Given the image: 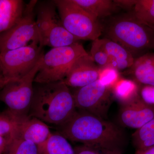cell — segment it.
Wrapping results in <instances>:
<instances>
[{
  "instance_id": "obj_7",
  "label": "cell",
  "mask_w": 154,
  "mask_h": 154,
  "mask_svg": "<svg viewBox=\"0 0 154 154\" xmlns=\"http://www.w3.org/2000/svg\"><path fill=\"white\" fill-rule=\"evenodd\" d=\"M44 53L36 42L0 53V74L7 83L20 79L31 71Z\"/></svg>"
},
{
  "instance_id": "obj_22",
  "label": "cell",
  "mask_w": 154,
  "mask_h": 154,
  "mask_svg": "<svg viewBox=\"0 0 154 154\" xmlns=\"http://www.w3.org/2000/svg\"><path fill=\"white\" fill-rule=\"evenodd\" d=\"M131 13L139 22L154 28V0H137Z\"/></svg>"
},
{
  "instance_id": "obj_19",
  "label": "cell",
  "mask_w": 154,
  "mask_h": 154,
  "mask_svg": "<svg viewBox=\"0 0 154 154\" xmlns=\"http://www.w3.org/2000/svg\"><path fill=\"white\" fill-rule=\"evenodd\" d=\"M38 154H75L74 148L68 140L57 132L52 133Z\"/></svg>"
},
{
  "instance_id": "obj_4",
  "label": "cell",
  "mask_w": 154,
  "mask_h": 154,
  "mask_svg": "<svg viewBox=\"0 0 154 154\" xmlns=\"http://www.w3.org/2000/svg\"><path fill=\"white\" fill-rule=\"evenodd\" d=\"M35 14L41 47H63L79 42L64 27L54 1H38Z\"/></svg>"
},
{
  "instance_id": "obj_6",
  "label": "cell",
  "mask_w": 154,
  "mask_h": 154,
  "mask_svg": "<svg viewBox=\"0 0 154 154\" xmlns=\"http://www.w3.org/2000/svg\"><path fill=\"white\" fill-rule=\"evenodd\" d=\"M58 13L65 28L79 40L94 41L102 33V26L72 0H54Z\"/></svg>"
},
{
  "instance_id": "obj_13",
  "label": "cell",
  "mask_w": 154,
  "mask_h": 154,
  "mask_svg": "<svg viewBox=\"0 0 154 154\" xmlns=\"http://www.w3.org/2000/svg\"><path fill=\"white\" fill-rule=\"evenodd\" d=\"M52 132L48 124L35 117L28 116L19 123L14 136L35 144L38 151L43 146Z\"/></svg>"
},
{
  "instance_id": "obj_11",
  "label": "cell",
  "mask_w": 154,
  "mask_h": 154,
  "mask_svg": "<svg viewBox=\"0 0 154 154\" xmlns=\"http://www.w3.org/2000/svg\"><path fill=\"white\" fill-rule=\"evenodd\" d=\"M154 118V106L146 104L139 96L121 105L118 114L119 123L124 127L137 129Z\"/></svg>"
},
{
  "instance_id": "obj_26",
  "label": "cell",
  "mask_w": 154,
  "mask_h": 154,
  "mask_svg": "<svg viewBox=\"0 0 154 154\" xmlns=\"http://www.w3.org/2000/svg\"><path fill=\"white\" fill-rule=\"evenodd\" d=\"M74 148L75 154H122V150H113L82 144Z\"/></svg>"
},
{
  "instance_id": "obj_3",
  "label": "cell",
  "mask_w": 154,
  "mask_h": 154,
  "mask_svg": "<svg viewBox=\"0 0 154 154\" xmlns=\"http://www.w3.org/2000/svg\"><path fill=\"white\" fill-rule=\"evenodd\" d=\"M102 26L105 38L120 44L134 57L154 49V30L131 13L111 17Z\"/></svg>"
},
{
  "instance_id": "obj_5",
  "label": "cell",
  "mask_w": 154,
  "mask_h": 154,
  "mask_svg": "<svg viewBox=\"0 0 154 154\" xmlns=\"http://www.w3.org/2000/svg\"><path fill=\"white\" fill-rule=\"evenodd\" d=\"M88 54L79 42L68 46L52 48L42 57L34 83L63 82L76 61Z\"/></svg>"
},
{
  "instance_id": "obj_12",
  "label": "cell",
  "mask_w": 154,
  "mask_h": 154,
  "mask_svg": "<svg viewBox=\"0 0 154 154\" xmlns=\"http://www.w3.org/2000/svg\"><path fill=\"white\" fill-rule=\"evenodd\" d=\"M99 69L88 54L76 61L63 82L69 87L82 88L98 80Z\"/></svg>"
},
{
  "instance_id": "obj_14",
  "label": "cell",
  "mask_w": 154,
  "mask_h": 154,
  "mask_svg": "<svg viewBox=\"0 0 154 154\" xmlns=\"http://www.w3.org/2000/svg\"><path fill=\"white\" fill-rule=\"evenodd\" d=\"M25 6V2L22 0H0V35L19 21Z\"/></svg>"
},
{
  "instance_id": "obj_17",
  "label": "cell",
  "mask_w": 154,
  "mask_h": 154,
  "mask_svg": "<svg viewBox=\"0 0 154 154\" xmlns=\"http://www.w3.org/2000/svg\"><path fill=\"white\" fill-rule=\"evenodd\" d=\"M94 19L99 20L111 16L117 8L111 0H72Z\"/></svg>"
},
{
  "instance_id": "obj_31",
  "label": "cell",
  "mask_w": 154,
  "mask_h": 154,
  "mask_svg": "<svg viewBox=\"0 0 154 154\" xmlns=\"http://www.w3.org/2000/svg\"><path fill=\"white\" fill-rule=\"evenodd\" d=\"M7 83L2 76L0 74V87H3Z\"/></svg>"
},
{
  "instance_id": "obj_32",
  "label": "cell",
  "mask_w": 154,
  "mask_h": 154,
  "mask_svg": "<svg viewBox=\"0 0 154 154\" xmlns=\"http://www.w3.org/2000/svg\"><path fill=\"white\" fill-rule=\"evenodd\" d=\"M3 87H0V90H1V89H2V88Z\"/></svg>"
},
{
  "instance_id": "obj_23",
  "label": "cell",
  "mask_w": 154,
  "mask_h": 154,
  "mask_svg": "<svg viewBox=\"0 0 154 154\" xmlns=\"http://www.w3.org/2000/svg\"><path fill=\"white\" fill-rule=\"evenodd\" d=\"M4 154H38V149L33 143L14 136L8 140Z\"/></svg>"
},
{
  "instance_id": "obj_27",
  "label": "cell",
  "mask_w": 154,
  "mask_h": 154,
  "mask_svg": "<svg viewBox=\"0 0 154 154\" xmlns=\"http://www.w3.org/2000/svg\"><path fill=\"white\" fill-rule=\"evenodd\" d=\"M139 96L146 104L154 106V86L142 85L140 87Z\"/></svg>"
},
{
  "instance_id": "obj_21",
  "label": "cell",
  "mask_w": 154,
  "mask_h": 154,
  "mask_svg": "<svg viewBox=\"0 0 154 154\" xmlns=\"http://www.w3.org/2000/svg\"><path fill=\"white\" fill-rule=\"evenodd\" d=\"M132 143L137 149L147 148L154 146V118L132 135Z\"/></svg>"
},
{
  "instance_id": "obj_25",
  "label": "cell",
  "mask_w": 154,
  "mask_h": 154,
  "mask_svg": "<svg viewBox=\"0 0 154 154\" xmlns=\"http://www.w3.org/2000/svg\"><path fill=\"white\" fill-rule=\"evenodd\" d=\"M119 71L111 65L100 67L99 79L102 84L111 88L120 79Z\"/></svg>"
},
{
  "instance_id": "obj_24",
  "label": "cell",
  "mask_w": 154,
  "mask_h": 154,
  "mask_svg": "<svg viewBox=\"0 0 154 154\" xmlns=\"http://www.w3.org/2000/svg\"><path fill=\"white\" fill-rule=\"evenodd\" d=\"M90 55L95 63L99 65V67L110 65V60L103 45L102 39L98 38L93 41Z\"/></svg>"
},
{
  "instance_id": "obj_15",
  "label": "cell",
  "mask_w": 154,
  "mask_h": 154,
  "mask_svg": "<svg viewBox=\"0 0 154 154\" xmlns=\"http://www.w3.org/2000/svg\"><path fill=\"white\" fill-rule=\"evenodd\" d=\"M102 40L109 57L110 65L118 71L132 66L135 58L128 50L109 38H103Z\"/></svg>"
},
{
  "instance_id": "obj_1",
  "label": "cell",
  "mask_w": 154,
  "mask_h": 154,
  "mask_svg": "<svg viewBox=\"0 0 154 154\" xmlns=\"http://www.w3.org/2000/svg\"><path fill=\"white\" fill-rule=\"evenodd\" d=\"M57 132L68 140L82 144L122 150L126 138L123 131L113 122L85 111L77 110Z\"/></svg>"
},
{
  "instance_id": "obj_10",
  "label": "cell",
  "mask_w": 154,
  "mask_h": 154,
  "mask_svg": "<svg viewBox=\"0 0 154 154\" xmlns=\"http://www.w3.org/2000/svg\"><path fill=\"white\" fill-rule=\"evenodd\" d=\"M72 94L77 109L106 119L113 98L111 88L98 79Z\"/></svg>"
},
{
  "instance_id": "obj_18",
  "label": "cell",
  "mask_w": 154,
  "mask_h": 154,
  "mask_svg": "<svg viewBox=\"0 0 154 154\" xmlns=\"http://www.w3.org/2000/svg\"><path fill=\"white\" fill-rule=\"evenodd\" d=\"M140 87L134 80L120 78L111 88V92L113 98L123 105L137 98Z\"/></svg>"
},
{
  "instance_id": "obj_30",
  "label": "cell",
  "mask_w": 154,
  "mask_h": 154,
  "mask_svg": "<svg viewBox=\"0 0 154 154\" xmlns=\"http://www.w3.org/2000/svg\"><path fill=\"white\" fill-rule=\"evenodd\" d=\"M8 143V140L5 137L0 135V154H4Z\"/></svg>"
},
{
  "instance_id": "obj_16",
  "label": "cell",
  "mask_w": 154,
  "mask_h": 154,
  "mask_svg": "<svg viewBox=\"0 0 154 154\" xmlns=\"http://www.w3.org/2000/svg\"><path fill=\"white\" fill-rule=\"evenodd\" d=\"M131 68L139 85L154 86V53H147L135 59Z\"/></svg>"
},
{
  "instance_id": "obj_28",
  "label": "cell",
  "mask_w": 154,
  "mask_h": 154,
  "mask_svg": "<svg viewBox=\"0 0 154 154\" xmlns=\"http://www.w3.org/2000/svg\"><path fill=\"white\" fill-rule=\"evenodd\" d=\"M113 1L118 8L130 10L133 9L137 0H114Z\"/></svg>"
},
{
  "instance_id": "obj_2",
  "label": "cell",
  "mask_w": 154,
  "mask_h": 154,
  "mask_svg": "<svg viewBox=\"0 0 154 154\" xmlns=\"http://www.w3.org/2000/svg\"><path fill=\"white\" fill-rule=\"evenodd\" d=\"M36 84L29 116L57 127L62 125L77 110L69 87L63 82Z\"/></svg>"
},
{
  "instance_id": "obj_9",
  "label": "cell",
  "mask_w": 154,
  "mask_h": 154,
  "mask_svg": "<svg viewBox=\"0 0 154 154\" xmlns=\"http://www.w3.org/2000/svg\"><path fill=\"white\" fill-rule=\"evenodd\" d=\"M42 58L28 74L20 79L8 82L0 90V101L8 106V109L22 116H29L34 80L41 64Z\"/></svg>"
},
{
  "instance_id": "obj_20",
  "label": "cell",
  "mask_w": 154,
  "mask_h": 154,
  "mask_svg": "<svg viewBox=\"0 0 154 154\" xmlns=\"http://www.w3.org/2000/svg\"><path fill=\"white\" fill-rule=\"evenodd\" d=\"M28 116L19 115L8 108L4 110L0 113V135L8 140L15 134L19 123Z\"/></svg>"
},
{
  "instance_id": "obj_29",
  "label": "cell",
  "mask_w": 154,
  "mask_h": 154,
  "mask_svg": "<svg viewBox=\"0 0 154 154\" xmlns=\"http://www.w3.org/2000/svg\"><path fill=\"white\" fill-rule=\"evenodd\" d=\"M134 154H154V146L141 149H137Z\"/></svg>"
},
{
  "instance_id": "obj_33",
  "label": "cell",
  "mask_w": 154,
  "mask_h": 154,
  "mask_svg": "<svg viewBox=\"0 0 154 154\" xmlns=\"http://www.w3.org/2000/svg\"><path fill=\"white\" fill-rule=\"evenodd\" d=\"M153 29V30H154V28H153V29Z\"/></svg>"
},
{
  "instance_id": "obj_8",
  "label": "cell",
  "mask_w": 154,
  "mask_h": 154,
  "mask_svg": "<svg viewBox=\"0 0 154 154\" xmlns=\"http://www.w3.org/2000/svg\"><path fill=\"white\" fill-rule=\"evenodd\" d=\"M38 1L31 0L25 4L23 15L19 21L0 35V53L24 47L30 42L39 44L35 14Z\"/></svg>"
}]
</instances>
